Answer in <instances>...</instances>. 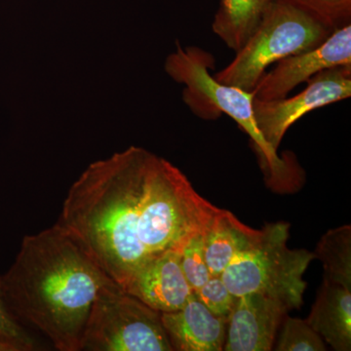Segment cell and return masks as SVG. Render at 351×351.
<instances>
[{"mask_svg": "<svg viewBox=\"0 0 351 351\" xmlns=\"http://www.w3.org/2000/svg\"><path fill=\"white\" fill-rule=\"evenodd\" d=\"M0 280L16 319L36 328L60 351L80 350L95 300L113 283L58 223L25 237Z\"/></svg>", "mask_w": 351, "mask_h": 351, "instance_id": "2", "label": "cell"}, {"mask_svg": "<svg viewBox=\"0 0 351 351\" xmlns=\"http://www.w3.org/2000/svg\"><path fill=\"white\" fill-rule=\"evenodd\" d=\"M255 232L230 211L219 210L204 232L205 257L211 276H221Z\"/></svg>", "mask_w": 351, "mask_h": 351, "instance_id": "13", "label": "cell"}, {"mask_svg": "<svg viewBox=\"0 0 351 351\" xmlns=\"http://www.w3.org/2000/svg\"><path fill=\"white\" fill-rule=\"evenodd\" d=\"M36 350L34 346L23 343L19 339L0 334V351H32Z\"/></svg>", "mask_w": 351, "mask_h": 351, "instance_id": "21", "label": "cell"}, {"mask_svg": "<svg viewBox=\"0 0 351 351\" xmlns=\"http://www.w3.org/2000/svg\"><path fill=\"white\" fill-rule=\"evenodd\" d=\"M272 0H219L212 29L230 49L243 47Z\"/></svg>", "mask_w": 351, "mask_h": 351, "instance_id": "14", "label": "cell"}, {"mask_svg": "<svg viewBox=\"0 0 351 351\" xmlns=\"http://www.w3.org/2000/svg\"><path fill=\"white\" fill-rule=\"evenodd\" d=\"M314 331L337 351L351 350V289L323 279L307 317Z\"/></svg>", "mask_w": 351, "mask_h": 351, "instance_id": "12", "label": "cell"}, {"mask_svg": "<svg viewBox=\"0 0 351 351\" xmlns=\"http://www.w3.org/2000/svg\"><path fill=\"white\" fill-rule=\"evenodd\" d=\"M181 267L193 291L206 283L211 277L204 252V233H196L184 244L181 251Z\"/></svg>", "mask_w": 351, "mask_h": 351, "instance_id": "17", "label": "cell"}, {"mask_svg": "<svg viewBox=\"0 0 351 351\" xmlns=\"http://www.w3.org/2000/svg\"><path fill=\"white\" fill-rule=\"evenodd\" d=\"M339 27L351 22V0H289Z\"/></svg>", "mask_w": 351, "mask_h": 351, "instance_id": "19", "label": "cell"}, {"mask_svg": "<svg viewBox=\"0 0 351 351\" xmlns=\"http://www.w3.org/2000/svg\"><path fill=\"white\" fill-rule=\"evenodd\" d=\"M295 96L272 101L254 100L258 129L267 142L278 151L289 128L306 113L338 103L351 96V66L321 71Z\"/></svg>", "mask_w": 351, "mask_h": 351, "instance_id": "7", "label": "cell"}, {"mask_svg": "<svg viewBox=\"0 0 351 351\" xmlns=\"http://www.w3.org/2000/svg\"><path fill=\"white\" fill-rule=\"evenodd\" d=\"M288 313L281 302L267 295H239L228 317L223 350H271L278 328Z\"/></svg>", "mask_w": 351, "mask_h": 351, "instance_id": "9", "label": "cell"}, {"mask_svg": "<svg viewBox=\"0 0 351 351\" xmlns=\"http://www.w3.org/2000/svg\"><path fill=\"white\" fill-rule=\"evenodd\" d=\"M173 350L219 351L225 346L228 319L208 311L195 292L181 309L161 313Z\"/></svg>", "mask_w": 351, "mask_h": 351, "instance_id": "11", "label": "cell"}, {"mask_svg": "<svg viewBox=\"0 0 351 351\" xmlns=\"http://www.w3.org/2000/svg\"><path fill=\"white\" fill-rule=\"evenodd\" d=\"M276 350L324 351L326 350V346L306 320L287 316L283 321Z\"/></svg>", "mask_w": 351, "mask_h": 351, "instance_id": "16", "label": "cell"}, {"mask_svg": "<svg viewBox=\"0 0 351 351\" xmlns=\"http://www.w3.org/2000/svg\"><path fill=\"white\" fill-rule=\"evenodd\" d=\"M219 210L169 161L130 147L88 166L57 223L123 289L145 263L206 232Z\"/></svg>", "mask_w": 351, "mask_h": 351, "instance_id": "1", "label": "cell"}, {"mask_svg": "<svg viewBox=\"0 0 351 351\" xmlns=\"http://www.w3.org/2000/svg\"><path fill=\"white\" fill-rule=\"evenodd\" d=\"M315 258L322 263L325 280L351 289V226L328 230L316 247Z\"/></svg>", "mask_w": 351, "mask_h": 351, "instance_id": "15", "label": "cell"}, {"mask_svg": "<svg viewBox=\"0 0 351 351\" xmlns=\"http://www.w3.org/2000/svg\"><path fill=\"white\" fill-rule=\"evenodd\" d=\"M341 66H351V23L337 27L313 49L281 60L262 76L252 92L258 101L278 100L321 71Z\"/></svg>", "mask_w": 351, "mask_h": 351, "instance_id": "8", "label": "cell"}, {"mask_svg": "<svg viewBox=\"0 0 351 351\" xmlns=\"http://www.w3.org/2000/svg\"><path fill=\"white\" fill-rule=\"evenodd\" d=\"M289 230L290 225L284 221L256 230L250 242L221 274L233 295L258 293L281 302L288 311L302 306L306 288L304 274L315 255L289 248Z\"/></svg>", "mask_w": 351, "mask_h": 351, "instance_id": "4", "label": "cell"}, {"mask_svg": "<svg viewBox=\"0 0 351 351\" xmlns=\"http://www.w3.org/2000/svg\"><path fill=\"white\" fill-rule=\"evenodd\" d=\"M193 292L210 313L228 320L237 297L230 292L221 276L210 277L206 283Z\"/></svg>", "mask_w": 351, "mask_h": 351, "instance_id": "18", "label": "cell"}, {"mask_svg": "<svg viewBox=\"0 0 351 351\" xmlns=\"http://www.w3.org/2000/svg\"><path fill=\"white\" fill-rule=\"evenodd\" d=\"M80 350L172 351L173 348L161 313L113 282L95 300Z\"/></svg>", "mask_w": 351, "mask_h": 351, "instance_id": "6", "label": "cell"}, {"mask_svg": "<svg viewBox=\"0 0 351 351\" xmlns=\"http://www.w3.org/2000/svg\"><path fill=\"white\" fill-rule=\"evenodd\" d=\"M336 29L289 0H272L234 59L214 76L219 82L252 92L270 66L313 49Z\"/></svg>", "mask_w": 351, "mask_h": 351, "instance_id": "5", "label": "cell"}, {"mask_svg": "<svg viewBox=\"0 0 351 351\" xmlns=\"http://www.w3.org/2000/svg\"><path fill=\"white\" fill-rule=\"evenodd\" d=\"M215 60L197 47L182 48L166 58L165 71L174 82L184 85L182 100L200 119L214 120L226 114L248 134L258 152L271 186L292 188L300 179L299 170L288 159L278 156L258 129L254 112L253 92L219 82L211 73Z\"/></svg>", "mask_w": 351, "mask_h": 351, "instance_id": "3", "label": "cell"}, {"mask_svg": "<svg viewBox=\"0 0 351 351\" xmlns=\"http://www.w3.org/2000/svg\"><path fill=\"white\" fill-rule=\"evenodd\" d=\"M182 250H171L138 270L123 290L160 313L181 309L193 295L181 262Z\"/></svg>", "mask_w": 351, "mask_h": 351, "instance_id": "10", "label": "cell"}, {"mask_svg": "<svg viewBox=\"0 0 351 351\" xmlns=\"http://www.w3.org/2000/svg\"><path fill=\"white\" fill-rule=\"evenodd\" d=\"M0 334L6 335L11 338L19 339L27 345L34 346L36 348H38L31 335L25 331L24 326L16 319L15 316L7 306L2 294L1 280H0Z\"/></svg>", "mask_w": 351, "mask_h": 351, "instance_id": "20", "label": "cell"}]
</instances>
